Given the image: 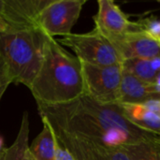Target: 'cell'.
<instances>
[{
    "label": "cell",
    "mask_w": 160,
    "mask_h": 160,
    "mask_svg": "<svg viewBox=\"0 0 160 160\" xmlns=\"http://www.w3.org/2000/svg\"><path fill=\"white\" fill-rule=\"evenodd\" d=\"M154 84H155V87H156L157 91H158V92L160 94V72L158 73L157 78H156V81H155Z\"/></svg>",
    "instance_id": "obj_20"
},
{
    "label": "cell",
    "mask_w": 160,
    "mask_h": 160,
    "mask_svg": "<svg viewBox=\"0 0 160 160\" xmlns=\"http://www.w3.org/2000/svg\"><path fill=\"white\" fill-rule=\"evenodd\" d=\"M0 160H4V150L0 153Z\"/></svg>",
    "instance_id": "obj_24"
},
{
    "label": "cell",
    "mask_w": 160,
    "mask_h": 160,
    "mask_svg": "<svg viewBox=\"0 0 160 160\" xmlns=\"http://www.w3.org/2000/svg\"><path fill=\"white\" fill-rule=\"evenodd\" d=\"M95 29L110 41L135 31V22L112 0H98V12L94 16Z\"/></svg>",
    "instance_id": "obj_7"
},
{
    "label": "cell",
    "mask_w": 160,
    "mask_h": 160,
    "mask_svg": "<svg viewBox=\"0 0 160 160\" xmlns=\"http://www.w3.org/2000/svg\"><path fill=\"white\" fill-rule=\"evenodd\" d=\"M4 85H8V84H4V83H2V82H0V87H1V86H4Z\"/></svg>",
    "instance_id": "obj_26"
},
{
    "label": "cell",
    "mask_w": 160,
    "mask_h": 160,
    "mask_svg": "<svg viewBox=\"0 0 160 160\" xmlns=\"http://www.w3.org/2000/svg\"><path fill=\"white\" fill-rule=\"evenodd\" d=\"M159 43H160V40H159Z\"/></svg>",
    "instance_id": "obj_27"
},
{
    "label": "cell",
    "mask_w": 160,
    "mask_h": 160,
    "mask_svg": "<svg viewBox=\"0 0 160 160\" xmlns=\"http://www.w3.org/2000/svg\"><path fill=\"white\" fill-rule=\"evenodd\" d=\"M46 35L37 26L0 31V82L30 88L43 58Z\"/></svg>",
    "instance_id": "obj_3"
},
{
    "label": "cell",
    "mask_w": 160,
    "mask_h": 160,
    "mask_svg": "<svg viewBox=\"0 0 160 160\" xmlns=\"http://www.w3.org/2000/svg\"><path fill=\"white\" fill-rule=\"evenodd\" d=\"M85 0H51L39 12L37 26L51 38L66 37L77 22Z\"/></svg>",
    "instance_id": "obj_6"
},
{
    "label": "cell",
    "mask_w": 160,
    "mask_h": 160,
    "mask_svg": "<svg viewBox=\"0 0 160 160\" xmlns=\"http://www.w3.org/2000/svg\"><path fill=\"white\" fill-rule=\"evenodd\" d=\"M4 150V141H3V138L0 136V153Z\"/></svg>",
    "instance_id": "obj_23"
},
{
    "label": "cell",
    "mask_w": 160,
    "mask_h": 160,
    "mask_svg": "<svg viewBox=\"0 0 160 160\" xmlns=\"http://www.w3.org/2000/svg\"><path fill=\"white\" fill-rule=\"evenodd\" d=\"M55 160H74L72 155L62 145H60L56 140L55 147Z\"/></svg>",
    "instance_id": "obj_18"
},
{
    "label": "cell",
    "mask_w": 160,
    "mask_h": 160,
    "mask_svg": "<svg viewBox=\"0 0 160 160\" xmlns=\"http://www.w3.org/2000/svg\"><path fill=\"white\" fill-rule=\"evenodd\" d=\"M42 124L41 132L29 146L31 157L34 160H55L56 138L52 128L45 120H42Z\"/></svg>",
    "instance_id": "obj_13"
},
{
    "label": "cell",
    "mask_w": 160,
    "mask_h": 160,
    "mask_svg": "<svg viewBox=\"0 0 160 160\" xmlns=\"http://www.w3.org/2000/svg\"><path fill=\"white\" fill-rule=\"evenodd\" d=\"M7 27H8V26H7V25L5 24V22H3V21H2V20L0 19V31H2V30L6 29Z\"/></svg>",
    "instance_id": "obj_22"
},
{
    "label": "cell",
    "mask_w": 160,
    "mask_h": 160,
    "mask_svg": "<svg viewBox=\"0 0 160 160\" xmlns=\"http://www.w3.org/2000/svg\"><path fill=\"white\" fill-rule=\"evenodd\" d=\"M125 117L137 128L160 134V116L143 104H119Z\"/></svg>",
    "instance_id": "obj_12"
},
{
    "label": "cell",
    "mask_w": 160,
    "mask_h": 160,
    "mask_svg": "<svg viewBox=\"0 0 160 160\" xmlns=\"http://www.w3.org/2000/svg\"><path fill=\"white\" fill-rule=\"evenodd\" d=\"M29 90L37 103L61 105L84 94L82 63L53 38L46 36L40 68Z\"/></svg>",
    "instance_id": "obj_2"
},
{
    "label": "cell",
    "mask_w": 160,
    "mask_h": 160,
    "mask_svg": "<svg viewBox=\"0 0 160 160\" xmlns=\"http://www.w3.org/2000/svg\"><path fill=\"white\" fill-rule=\"evenodd\" d=\"M136 30L142 31L151 38L160 40V20L156 17H148L144 18L141 21L135 22Z\"/></svg>",
    "instance_id": "obj_17"
},
{
    "label": "cell",
    "mask_w": 160,
    "mask_h": 160,
    "mask_svg": "<svg viewBox=\"0 0 160 160\" xmlns=\"http://www.w3.org/2000/svg\"><path fill=\"white\" fill-rule=\"evenodd\" d=\"M130 160H160V134L119 148Z\"/></svg>",
    "instance_id": "obj_14"
},
{
    "label": "cell",
    "mask_w": 160,
    "mask_h": 160,
    "mask_svg": "<svg viewBox=\"0 0 160 160\" xmlns=\"http://www.w3.org/2000/svg\"><path fill=\"white\" fill-rule=\"evenodd\" d=\"M123 61L129 59H154L160 57V43L142 31H130L111 41Z\"/></svg>",
    "instance_id": "obj_10"
},
{
    "label": "cell",
    "mask_w": 160,
    "mask_h": 160,
    "mask_svg": "<svg viewBox=\"0 0 160 160\" xmlns=\"http://www.w3.org/2000/svg\"><path fill=\"white\" fill-rule=\"evenodd\" d=\"M37 107L54 132L110 147L120 148L158 135L132 125L119 104L99 103L84 94L65 104L37 103Z\"/></svg>",
    "instance_id": "obj_1"
},
{
    "label": "cell",
    "mask_w": 160,
    "mask_h": 160,
    "mask_svg": "<svg viewBox=\"0 0 160 160\" xmlns=\"http://www.w3.org/2000/svg\"><path fill=\"white\" fill-rule=\"evenodd\" d=\"M153 99H160L154 83L143 82L123 70L117 104H143Z\"/></svg>",
    "instance_id": "obj_11"
},
{
    "label": "cell",
    "mask_w": 160,
    "mask_h": 160,
    "mask_svg": "<svg viewBox=\"0 0 160 160\" xmlns=\"http://www.w3.org/2000/svg\"><path fill=\"white\" fill-rule=\"evenodd\" d=\"M53 133L58 143L72 155L74 160H130L119 148L102 145L61 132L53 131Z\"/></svg>",
    "instance_id": "obj_8"
},
{
    "label": "cell",
    "mask_w": 160,
    "mask_h": 160,
    "mask_svg": "<svg viewBox=\"0 0 160 160\" xmlns=\"http://www.w3.org/2000/svg\"><path fill=\"white\" fill-rule=\"evenodd\" d=\"M50 1L0 0V19L8 27L37 26V19L39 12Z\"/></svg>",
    "instance_id": "obj_9"
},
{
    "label": "cell",
    "mask_w": 160,
    "mask_h": 160,
    "mask_svg": "<svg viewBox=\"0 0 160 160\" xmlns=\"http://www.w3.org/2000/svg\"><path fill=\"white\" fill-rule=\"evenodd\" d=\"M82 63L84 95L103 104H117L123 76L122 65L108 67Z\"/></svg>",
    "instance_id": "obj_5"
},
{
    "label": "cell",
    "mask_w": 160,
    "mask_h": 160,
    "mask_svg": "<svg viewBox=\"0 0 160 160\" xmlns=\"http://www.w3.org/2000/svg\"><path fill=\"white\" fill-rule=\"evenodd\" d=\"M57 42L70 48L82 63L108 67L122 65L123 59L113 44L97 29L83 34H69Z\"/></svg>",
    "instance_id": "obj_4"
},
{
    "label": "cell",
    "mask_w": 160,
    "mask_h": 160,
    "mask_svg": "<svg viewBox=\"0 0 160 160\" xmlns=\"http://www.w3.org/2000/svg\"><path fill=\"white\" fill-rule=\"evenodd\" d=\"M27 160H34L32 158V157H31V154H30V151H29V154H28V158H27Z\"/></svg>",
    "instance_id": "obj_25"
},
{
    "label": "cell",
    "mask_w": 160,
    "mask_h": 160,
    "mask_svg": "<svg viewBox=\"0 0 160 160\" xmlns=\"http://www.w3.org/2000/svg\"><path fill=\"white\" fill-rule=\"evenodd\" d=\"M8 87V85H4V86H1L0 87V100H1V98L3 97V95L5 94V92L7 91Z\"/></svg>",
    "instance_id": "obj_21"
},
{
    "label": "cell",
    "mask_w": 160,
    "mask_h": 160,
    "mask_svg": "<svg viewBox=\"0 0 160 160\" xmlns=\"http://www.w3.org/2000/svg\"><path fill=\"white\" fill-rule=\"evenodd\" d=\"M29 116L25 112L22 114L19 132L13 143L4 149V160H27L29 154Z\"/></svg>",
    "instance_id": "obj_15"
},
{
    "label": "cell",
    "mask_w": 160,
    "mask_h": 160,
    "mask_svg": "<svg viewBox=\"0 0 160 160\" xmlns=\"http://www.w3.org/2000/svg\"><path fill=\"white\" fill-rule=\"evenodd\" d=\"M122 68L125 72L149 83H154L158 75L152 67L151 60L148 59L125 60L122 63Z\"/></svg>",
    "instance_id": "obj_16"
},
{
    "label": "cell",
    "mask_w": 160,
    "mask_h": 160,
    "mask_svg": "<svg viewBox=\"0 0 160 160\" xmlns=\"http://www.w3.org/2000/svg\"><path fill=\"white\" fill-rule=\"evenodd\" d=\"M145 107H147L150 111L153 112L157 113L158 116H160V99H153L149 100L145 103H143Z\"/></svg>",
    "instance_id": "obj_19"
}]
</instances>
